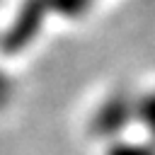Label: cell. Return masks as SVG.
Wrapping results in <instances>:
<instances>
[{
    "label": "cell",
    "instance_id": "3957f363",
    "mask_svg": "<svg viewBox=\"0 0 155 155\" xmlns=\"http://www.w3.org/2000/svg\"><path fill=\"white\" fill-rule=\"evenodd\" d=\"M10 97H12V80L7 73L0 70V109L10 102Z\"/></svg>",
    "mask_w": 155,
    "mask_h": 155
},
{
    "label": "cell",
    "instance_id": "7a4b0ae2",
    "mask_svg": "<svg viewBox=\"0 0 155 155\" xmlns=\"http://www.w3.org/2000/svg\"><path fill=\"white\" fill-rule=\"evenodd\" d=\"M136 114L145 121V126L150 128V133L155 136V94H148L145 99H140L136 104Z\"/></svg>",
    "mask_w": 155,
    "mask_h": 155
},
{
    "label": "cell",
    "instance_id": "6da1fadb",
    "mask_svg": "<svg viewBox=\"0 0 155 155\" xmlns=\"http://www.w3.org/2000/svg\"><path fill=\"white\" fill-rule=\"evenodd\" d=\"M133 114H136V104L126 102L124 97H111L94 114V126L99 133H116L131 121Z\"/></svg>",
    "mask_w": 155,
    "mask_h": 155
}]
</instances>
